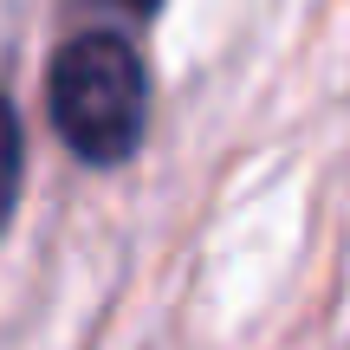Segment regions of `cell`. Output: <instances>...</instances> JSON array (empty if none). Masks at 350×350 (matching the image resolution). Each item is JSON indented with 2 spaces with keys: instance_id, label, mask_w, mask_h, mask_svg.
I'll list each match as a JSON object with an SVG mask.
<instances>
[{
  "instance_id": "obj_1",
  "label": "cell",
  "mask_w": 350,
  "mask_h": 350,
  "mask_svg": "<svg viewBox=\"0 0 350 350\" xmlns=\"http://www.w3.org/2000/svg\"><path fill=\"white\" fill-rule=\"evenodd\" d=\"M52 124L85 163H124L150 124V72L117 33H85L52 59Z\"/></svg>"
},
{
  "instance_id": "obj_2",
  "label": "cell",
  "mask_w": 350,
  "mask_h": 350,
  "mask_svg": "<svg viewBox=\"0 0 350 350\" xmlns=\"http://www.w3.org/2000/svg\"><path fill=\"white\" fill-rule=\"evenodd\" d=\"M20 117H13V104L0 98V227H7L13 214V195H20Z\"/></svg>"
},
{
  "instance_id": "obj_3",
  "label": "cell",
  "mask_w": 350,
  "mask_h": 350,
  "mask_svg": "<svg viewBox=\"0 0 350 350\" xmlns=\"http://www.w3.org/2000/svg\"><path fill=\"white\" fill-rule=\"evenodd\" d=\"M117 7H130V13H150V7H163V0H117Z\"/></svg>"
}]
</instances>
